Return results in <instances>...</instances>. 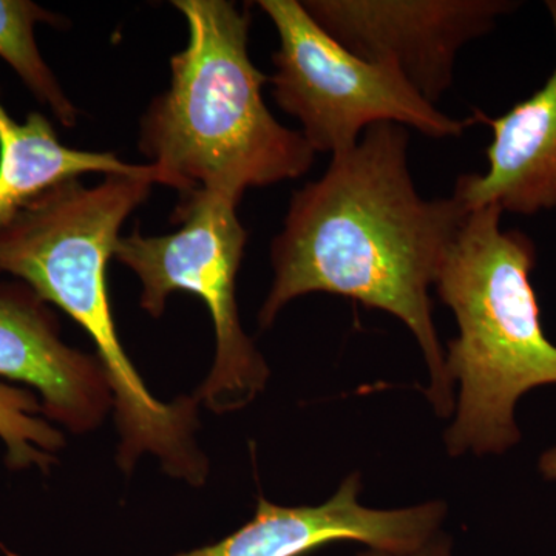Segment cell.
I'll use <instances>...</instances> for the list:
<instances>
[{
  "label": "cell",
  "instance_id": "6da1fadb",
  "mask_svg": "<svg viewBox=\"0 0 556 556\" xmlns=\"http://www.w3.org/2000/svg\"><path fill=\"white\" fill-rule=\"evenodd\" d=\"M408 148L407 127L376 124L292 195L270 243L274 280L258 324L269 328L291 300L314 292L386 311L415 336L430 369L427 396L448 417L453 382L428 292L470 211L455 193L420 197Z\"/></svg>",
  "mask_w": 556,
  "mask_h": 556
},
{
  "label": "cell",
  "instance_id": "7a4b0ae2",
  "mask_svg": "<svg viewBox=\"0 0 556 556\" xmlns=\"http://www.w3.org/2000/svg\"><path fill=\"white\" fill-rule=\"evenodd\" d=\"M153 185L150 167L149 174L105 175L94 186L73 178L46 190L0 230V274L60 306L97 346L116 409L119 467L130 471L150 453L172 478L201 485L208 464L195 439L200 402L181 396L164 404L150 394L121 345L105 280L121 228Z\"/></svg>",
  "mask_w": 556,
  "mask_h": 556
},
{
  "label": "cell",
  "instance_id": "3957f363",
  "mask_svg": "<svg viewBox=\"0 0 556 556\" xmlns=\"http://www.w3.org/2000/svg\"><path fill=\"white\" fill-rule=\"evenodd\" d=\"M188 24L170 58V84L141 118L139 150L155 185L179 193H222L303 177L316 152L300 130L274 118L263 98L268 76L249 54L251 14L228 0H174Z\"/></svg>",
  "mask_w": 556,
  "mask_h": 556
},
{
  "label": "cell",
  "instance_id": "277c9868",
  "mask_svg": "<svg viewBox=\"0 0 556 556\" xmlns=\"http://www.w3.org/2000/svg\"><path fill=\"white\" fill-rule=\"evenodd\" d=\"M503 208L468 212L437 283L455 314L445 369L459 382L456 417L445 433L450 455H503L521 441L515 407L527 391L556 383V345L541 325L530 274L536 247L501 226Z\"/></svg>",
  "mask_w": 556,
  "mask_h": 556
},
{
  "label": "cell",
  "instance_id": "5b68a950",
  "mask_svg": "<svg viewBox=\"0 0 556 556\" xmlns=\"http://www.w3.org/2000/svg\"><path fill=\"white\" fill-rule=\"evenodd\" d=\"M239 203L222 193L179 200L170 219L181 228L159 237L135 229L119 237L113 255L137 274L139 305L153 318L163 316L167 299L178 291L197 295L207 306L217 350L195 399L215 413L247 407L269 378L265 358L241 328L237 305V274L248 244Z\"/></svg>",
  "mask_w": 556,
  "mask_h": 556
},
{
  "label": "cell",
  "instance_id": "8992f818",
  "mask_svg": "<svg viewBox=\"0 0 556 556\" xmlns=\"http://www.w3.org/2000/svg\"><path fill=\"white\" fill-rule=\"evenodd\" d=\"M278 35L270 76L278 108L294 116L314 152L353 149L380 123L426 137L457 138L477 118L457 119L424 100L387 65L362 60L325 31L299 0H260Z\"/></svg>",
  "mask_w": 556,
  "mask_h": 556
},
{
  "label": "cell",
  "instance_id": "52a82bcc",
  "mask_svg": "<svg viewBox=\"0 0 556 556\" xmlns=\"http://www.w3.org/2000/svg\"><path fill=\"white\" fill-rule=\"evenodd\" d=\"M309 16L362 60L397 72L430 104L455 79L460 50L518 9L514 0H306Z\"/></svg>",
  "mask_w": 556,
  "mask_h": 556
},
{
  "label": "cell",
  "instance_id": "ba28073f",
  "mask_svg": "<svg viewBox=\"0 0 556 556\" xmlns=\"http://www.w3.org/2000/svg\"><path fill=\"white\" fill-rule=\"evenodd\" d=\"M361 475L348 477L320 506L283 507L258 497L254 518L218 543L175 556H305L332 543H364L376 551H417L438 535L447 506L376 510L362 506Z\"/></svg>",
  "mask_w": 556,
  "mask_h": 556
},
{
  "label": "cell",
  "instance_id": "9c48e42d",
  "mask_svg": "<svg viewBox=\"0 0 556 556\" xmlns=\"http://www.w3.org/2000/svg\"><path fill=\"white\" fill-rule=\"evenodd\" d=\"M0 376L39 391L46 416L75 433L94 430L113 404L100 358L65 345L58 318L25 283L0 285Z\"/></svg>",
  "mask_w": 556,
  "mask_h": 556
},
{
  "label": "cell",
  "instance_id": "30bf717a",
  "mask_svg": "<svg viewBox=\"0 0 556 556\" xmlns=\"http://www.w3.org/2000/svg\"><path fill=\"white\" fill-rule=\"evenodd\" d=\"M556 40V0H547ZM477 121L492 127L484 174L457 178L455 195L468 211L496 204L510 214H540L556 207V64L546 84L504 115Z\"/></svg>",
  "mask_w": 556,
  "mask_h": 556
},
{
  "label": "cell",
  "instance_id": "8fae6325",
  "mask_svg": "<svg viewBox=\"0 0 556 556\" xmlns=\"http://www.w3.org/2000/svg\"><path fill=\"white\" fill-rule=\"evenodd\" d=\"M149 172V164L126 163L115 153L67 148L46 115L31 112L17 123L0 101V230L40 193L67 179Z\"/></svg>",
  "mask_w": 556,
  "mask_h": 556
},
{
  "label": "cell",
  "instance_id": "7c38bea8",
  "mask_svg": "<svg viewBox=\"0 0 556 556\" xmlns=\"http://www.w3.org/2000/svg\"><path fill=\"white\" fill-rule=\"evenodd\" d=\"M62 22L61 16L30 0H0V58L39 104L49 109L62 126L72 129L78 123V109L43 60L35 33L38 24L61 27Z\"/></svg>",
  "mask_w": 556,
  "mask_h": 556
},
{
  "label": "cell",
  "instance_id": "4fadbf2b",
  "mask_svg": "<svg viewBox=\"0 0 556 556\" xmlns=\"http://www.w3.org/2000/svg\"><path fill=\"white\" fill-rule=\"evenodd\" d=\"M42 407L35 394L0 383V439L7 448V466L13 470L38 467L47 473L64 437L36 416Z\"/></svg>",
  "mask_w": 556,
  "mask_h": 556
},
{
  "label": "cell",
  "instance_id": "5bb4252c",
  "mask_svg": "<svg viewBox=\"0 0 556 556\" xmlns=\"http://www.w3.org/2000/svg\"><path fill=\"white\" fill-rule=\"evenodd\" d=\"M450 547H452V544H450L448 538L437 535L433 540L428 541L426 546L417 548V551L405 552V554L371 548V551L364 552V554H358L357 556H452Z\"/></svg>",
  "mask_w": 556,
  "mask_h": 556
},
{
  "label": "cell",
  "instance_id": "9a60e30c",
  "mask_svg": "<svg viewBox=\"0 0 556 556\" xmlns=\"http://www.w3.org/2000/svg\"><path fill=\"white\" fill-rule=\"evenodd\" d=\"M540 471L544 478L556 481V447L547 450L540 457Z\"/></svg>",
  "mask_w": 556,
  "mask_h": 556
}]
</instances>
